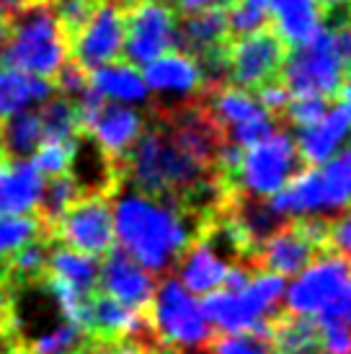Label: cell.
Masks as SVG:
<instances>
[{
	"mask_svg": "<svg viewBox=\"0 0 351 354\" xmlns=\"http://www.w3.org/2000/svg\"><path fill=\"white\" fill-rule=\"evenodd\" d=\"M114 236L140 266L153 274L173 272L189 243L199 238L212 217L194 212L189 207L142 194L122 184L111 197Z\"/></svg>",
	"mask_w": 351,
	"mask_h": 354,
	"instance_id": "obj_1",
	"label": "cell"
},
{
	"mask_svg": "<svg viewBox=\"0 0 351 354\" xmlns=\"http://www.w3.org/2000/svg\"><path fill=\"white\" fill-rule=\"evenodd\" d=\"M65 59H68V41L62 37L52 3L47 0L29 3L10 13L8 39L0 52L3 65L52 80Z\"/></svg>",
	"mask_w": 351,
	"mask_h": 354,
	"instance_id": "obj_2",
	"label": "cell"
},
{
	"mask_svg": "<svg viewBox=\"0 0 351 354\" xmlns=\"http://www.w3.org/2000/svg\"><path fill=\"white\" fill-rule=\"evenodd\" d=\"M284 297V277L256 269L248 285L238 292L212 290L202 295V313L220 331L266 336L272 331L274 315L279 313Z\"/></svg>",
	"mask_w": 351,
	"mask_h": 354,
	"instance_id": "obj_3",
	"label": "cell"
},
{
	"mask_svg": "<svg viewBox=\"0 0 351 354\" xmlns=\"http://www.w3.org/2000/svg\"><path fill=\"white\" fill-rule=\"evenodd\" d=\"M150 321L158 342L178 354L191 349L199 352L212 334V326L202 313V305L176 277H166L158 282Z\"/></svg>",
	"mask_w": 351,
	"mask_h": 354,
	"instance_id": "obj_4",
	"label": "cell"
},
{
	"mask_svg": "<svg viewBox=\"0 0 351 354\" xmlns=\"http://www.w3.org/2000/svg\"><path fill=\"white\" fill-rule=\"evenodd\" d=\"M349 65L336 50L331 29L323 26L310 41L297 44L287 52L282 65L284 86L292 91V96H303V93H315V96H325L331 99L339 93L343 73Z\"/></svg>",
	"mask_w": 351,
	"mask_h": 354,
	"instance_id": "obj_5",
	"label": "cell"
},
{
	"mask_svg": "<svg viewBox=\"0 0 351 354\" xmlns=\"http://www.w3.org/2000/svg\"><path fill=\"white\" fill-rule=\"evenodd\" d=\"M325 248V220L321 217H294L279 223L274 233L263 238L256 248L254 266L279 277L300 274Z\"/></svg>",
	"mask_w": 351,
	"mask_h": 354,
	"instance_id": "obj_6",
	"label": "cell"
},
{
	"mask_svg": "<svg viewBox=\"0 0 351 354\" xmlns=\"http://www.w3.org/2000/svg\"><path fill=\"white\" fill-rule=\"evenodd\" d=\"M297 166H303L297 142L290 132L276 127L272 135L243 148L235 187L243 194L266 199L274 192H279L287 178L297 174Z\"/></svg>",
	"mask_w": 351,
	"mask_h": 354,
	"instance_id": "obj_7",
	"label": "cell"
},
{
	"mask_svg": "<svg viewBox=\"0 0 351 354\" xmlns=\"http://www.w3.org/2000/svg\"><path fill=\"white\" fill-rule=\"evenodd\" d=\"M178 16L168 0H137L124 8V50L122 59L145 68L163 52L176 50Z\"/></svg>",
	"mask_w": 351,
	"mask_h": 354,
	"instance_id": "obj_8",
	"label": "cell"
},
{
	"mask_svg": "<svg viewBox=\"0 0 351 354\" xmlns=\"http://www.w3.org/2000/svg\"><path fill=\"white\" fill-rule=\"evenodd\" d=\"M55 243L68 246L73 251L88 256H101L117 243L114 236V215H111V197L88 194L68 207L47 233Z\"/></svg>",
	"mask_w": 351,
	"mask_h": 354,
	"instance_id": "obj_9",
	"label": "cell"
},
{
	"mask_svg": "<svg viewBox=\"0 0 351 354\" xmlns=\"http://www.w3.org/2000/svg\"><path fill=\"white\" fill-rule=\"evenodd\" d=\"M287 41L276 34L274 26L245 34L227 44V83L235 88L256 91L258 86L282 75V65L287 57Z\"/></svg>",
	"mask_w": 351,
	"mask_h": 354,
	"instance_id": "obj_10",
	"label": "cell"
},
{
	"mask_svg": "<svg viewBox=\"0 0 351 354\" xmlns=\"http://www.w3.org/2000/svg\"><path fill=\"white\" fill-rule=\"evenodd\" d=\"M351 290V261L336 254L318 256L300 272L287 292V310L300 315H315L341 300Z\"/></svg>",
	"mask_w": 351,
	"mask_h": 354,
	"instance_id": "obj_11",
	"label": "cell"
},
{
	"mask_svg": "<svg viewBox=\"0 0 351 354\" xmlns=\"http://www.w3.org/2000/svg\"><path fill=\"white\" fill-rule=\"evenodd\" d=\"M124 50V6L117 0H101L93 16L68 41V55L86 70L122 59Z\"/></svg>",
	"mask_w": 351,
	"mask_h": 354,
	"instance_id": "obj_12",
	"label": "cell"
},
{
	"mask_svg": "<svg viewBox=\"0 0 351 354\" xmlns=\"http://www.w3.org/2000/svg\"><path fill=\"white\" fill-rule=\"evenodd\" d=\"M145 86L155 93L150 111H168L181 104L196 101L205 93V78L191 55L181 50H168L145 65Z\"/></svg>",
	"mask_w": 351,
	"mask_h": 354,
	"instance_id": "obj_13",
	"label": "cell"
},
{
	"mask_svg": "<svg viewBox=\"0 0 351 354\" xmlns=\"http://www.w3.org/2000/svg\"><path fill=\"white\" fill-rule=\"evenodd\" d=\"M158 277L140 266L122 246L108 248L101 256L98 269V290L127 305L129 310L142 315H153V300H155Z\"/></svg>",
	"mask_w": 351,
	"mask_h": 354,
	"instance_id": "obj_14",
	"label": "cell"
},
{
	"mask_svg": "<svg viewBox=\"0 0 351 354\" xmlns=\"http://www.w3.org/2000/svg\"><path fill=\"white\" fill-rule=\"evenodd\" d=\"M41 189L44 174L29 158L0 153V215H34Z\"/></svg>",
	"mask_w": 351,
	"mask_h": 354,
	"instance_id": "obj_15",
	"label": "cell"
},
{
	"mask_svg": "<svg viewBox=\"0 0 351 354\" xmlns=\"http://www.w3.org/2000/svg\"><path fill=\"white\" fill-rule=\"evenodd\" d=\"M351 135V104L341 101L339 106L328 109L315 124L297 132V153L305 168L321 166L339 150L343 140Z\"/></svg>",
	"mask_w": 351,
	"mask_h": 354,
	"instance_id": "obj_16",
	"label": "cell"
},
{
	"mask_svg": "<svg viewBox=\"0 0 351 354\" xmlns=\"http://www.w3.org/2000/svg\"><path fill=\"white\" fill-rule=\"evenodd\" d=\"M176 266H178V277H181L178 282L191 295H207V292L217 290V287L222 285L227 269H230V264L217 254L212 243L202 233H199V238H194L189 243V248L181 254Z\"/></svg>",
	"mask_w": 351,
	"mask_h": 354,
	"instance_id": "obj_17",
	"label": "cell"
},
{
	"mask_svg": "<svg viewBox=\"0 0 351 354\" xmlns=\"http://www.w3.org/2000/svg\"><path fill=\"white\" fill-rule=\"evenodd\" d=\"M227 41H230L227 8H209L191 16H181V24L176 26V50L186 52L191 57L222 50L227 47Z\"/></svg>",
	"mask_w": 351,
	"mask_h": 354,
	"instance_id": "obj_18",
	"label": "cell"
},
{
	"mask_svg": "<svg viewBox=\"0 0 351 354\" xmlns=\"http://www.w3.org/2000/svg\"><path fill=\"white\" fill-rule=\"evenodd\" d=\"M266 8L287 47L305 44L323 29V10L315 0H266Z\"/></svg>",
	"mask_w": 351,
	"mask_h": 354,
	"instance_id": "obj_19",
	"label": "cell"
},
{
	"mask_svg": "<svg viewBox=\"0 0 351 354\" xmlns=\"http://www.w3.org/2000/svg\"><path fill=\"white\" fill-rule=\"evenodd\" d=\"M276 215H312L325 209V189H323L321 168L310 166L297 171L292 178L284 181L279 192L266 199Z\"/></svg>",
	"mask_w": 351,
	"mask_h": 354,
	"instance_id": "obj_20",
	"label": "cell"
},
{
	"mask_svg": "<svg viewBox=\"0 0 351 354\" xmlns=\"http://www.w3.org/2000/svg\"><path fill=\"white\" fill-rule=\"evenodd\" d=\"M269 344L274 354H325L321 326L312 315L279 310L272 321Z\"/></svg>",
	"mask_w": 351,
	"mask_h": 354,
	"instance_id": "obj_21",
	"label": "cell"
},
{
	"mask_svg": "<svg viewBox=\"0 0 351 354\" xmlns=\"http://www.w3.org/2000/svg\"><path fill=\"white\" fill-rule=\"evenodd\" d=\"M98 269L101 259L96 256L80 254L68 246H59L52 241L47 261V274L57 277L59 282H65L70 290H75L78 295L91 297L98 290Z\"/></svg>",
	"mask_w": 351,
	"mask_h": 354,
	"instance_id": "obj_22",
	"label": "cell"
},
{
	"mask_svg": "<svg viewBox=\"0 0 351 354\" xmlns=\"http://www.w3.org/2000/svg\"><path fill=\"white\" fill-rule=\"evenodd\" d=\"M91 86L104 99L119 101V104H147L150 101V91L142 75L137 73L135 65H129L124 59L91 70Z\"/></svg>",
	"mask_w": 351,
	"mask_h": 354,
	"instance_id": "obj_23",
	"label": "cell"
},
{
	"mask_svg": "<svg viewBox=\"0 0 351 354\" xmlns=\"http://www.w3.org/2000/svg\"><path fill=\"white\" fill-rule=\"evenodd\" d=\"M52 93H55V86L49 80L29 75L23 70L8 68L0 62V119L19 111V109L41 104Z\"/></svg>",
	"mask_w": 351,
	"mask_h": 354,
	"instance_id": "obj_24",
	"label": "cell"
},
{
	"mask_svg": "<svg viewBox=\"0 0 351 354\" xmlns=\"http://www.w3.org/2000/svg\"><path fill=\"white\" fill-rule=\"evenodd\" d=\"M0 135H3V150L10 158H29L34 150L44 142L39 109H19L8 117L0 119Z\"/></svg>",
	"mask_w": 351,
	"mask_h": 354,
	"instance_id": "obj_25",
	"label": "cell"
},
{
	"mask_svg": "<svg viewBox=\"0 0 351 354\" xmlns=\"http://www.w3.org/2000/svg\"><path fill=\"white\" fill-rule=\"evenodd\" d=\"M41 129H44V140H59V142H70L83 132L80 127L78 104L70 96L62 93H52L47 101H41L39 106Z\"/></svg>",
	"mask_w": 351,
	"mask_h": 354,
	"instance_id": "obj_26",
	"label": "cell"
},
{
	"mask_svg": "<svg viewBox=\"0 0 351 354\" xmlns=\"http://www.w3.org/2000/svg\"><path fill=\"white\" fill-rule=\"evenodd\" d=\"M80 197H83V192H80V187L75 184V178L70 176L68 171H65V174H57V176H47L44 189H41L39 205H37V212H34V215L39 217V223L49 233V227L55 225L59 217L68 212V207L73 205V202H78Z\"/></svg>",
	"mask_w": 351,
	"mask_h": 354,
	"instance_id": "obj_27",
	"label": "cell"
},
{
	"mask_svg": "<svg viewBox=\"0 0 351 354\" xmlns=\"http://www.w3.org/2000/svg\"><path fill=\"white\" fill-rule=\"evenodd\" d=\"M39 236H47V230L37 215H0V261Z\"/></svg>",
	"mask_w": 351,
	"mask_h": 354,
	"instance_id": "obj_28",
	"label": "cell"
},
{
	"mask_svg": "<svg viewBox=\"0 0 351 354\" xmlns=\"http://www.w3.org/2000/svg\"><path fill=\"white\" fill-rule=\"evenodd\" d=\"M199 354H272L266 336L235 334V331H212Z\"/></svg>",
	"mask_w": 351,
	"mask_h": 354,
	"instance_id": "obj_29",
	"label": "cell"
},
{
	"mask_svg": "<svg viewBox=\"0 0 351 354\" xmlns=\"http://www.w3.org/2000/svg\"><path fill=\"white\" fill-rule=\"evenodd\" d=\"M269 8L266 0H235L233 6L227 8V31L230 39L254 34V31L269 26Z\"/></svg>",
	"mask_w": 351,
	"mask_h": 354,
	"instance_id": "obj_30",
	"label": "cell"
},
{
	"mask_svg": "<svg viewBox=\"0 0 351 354\" xmlns=\"http://www.w3.org/2000/svg\"><path fill=\"white\" fill-rule=\"evenodd\" d=\"M75 140H78V138H75ZM75 140H70V142L44 140L39 148L34 150L31 163L39 168L44 176H57V174H65V171L70 168L73 153H75Z\"/></svg>",
	"mask_w": 351,
	"mask_h": 354,
	"instance_id": "obj_31",
	"label": "cell"
},
{
	"mask_svg": "<svg viewBox=\"0 0 351 354\" xmlns=\"http://www.w3.org/2000/svg\"><path fill=\"white\" fill-rule=\"evenodd\" d=\"M328 111V99L325 96H315V93H303V96H292L282 117L294 124L297 129H305L315 124L318 119Z\"/></svg>",
	"mask_w": 351,
	"mask_h": 354,
	"instance_id": "obj_32",
	"label": "cell"
},
{
	"mask_svg": "<svg viewBox=\"0 0 351 354\" xmlns=\"http://www.w3.org/2000/svg\"><path fill=\"white\" fill-rule=\"evenodd\" d=\"M325 248L328 254L343 256L351 261V207L336 220H325Z\"/></svg>",
	"mask_w": 351,
	"mask_h": 354,
	"instance_id": "obj_33",
	"label": "cell"
},
{
	"mask_svg": "<svg viewBox=\"0 0 351 354\" xmlns=\"http://www.w3.org/2000/svg\"><path fill=\"white\" fill-rule=\"evenodd\" d=\"M256 93H258V96H256L258 104H261L269 114H274V117H282L287 104H290V99H292V91L284 86L282 78H274V80H269V83L258 86Z\"/></svg>",
	"mask_w": 351,
	"mask_h": 354,
	"instance_id": "obj_34",
	"label": "cell"
},
{
	"mask_svg": "<svg viewBox=\"0 0 351 354\" xmlns=\"http://www.w3.org/2000/svg\"><path fill=\"white\" fill-rule=\"evenodd\" d=\"M235 0H168V6L176 10V16H191V13H199V10H209V8H230Z\"/></svg>",
	"mask_w": 351,
	"mask_h": 354,
	"instance_id": "obj_35",
	"label": "cell"
},
{
	"mask_svg": "<svg viewBox=\"0 0 351 354\" xmlns=\"http://www.w3.org/2000/svg\"><path fill=\"white\" fill-rule=\"evenodd\" d=\"M321 6L323 16H331V13H341V10H351V0H315Z\"/></svg>",
	"mask_w": 351,
	"mask_h": 354,
	"instance_id": "obj_36",
	"label": "cell"
},
{
	"mask_svg": "<svg viewBox=\"0 0 351 354\" xmlns=\"http://www.w3.org/2000/svg\"><path fill=\"white\" fill-rule=\"evenodd\" d=\"M336 96H341V101H346V104H351V68L343 73L341 78V86H339V93Z\"/></svg>",
	"mask_w": 351,
	"mask_h": 354,
	"instance_id": "obj_37",
	"label": "cell"
},
{
	"mask_svg": "<svg viewBox=\"0 0 351 354\" xmlns=\"http://www.w3.org/2000/svg\"><path fill=\"white\" fill-rule=\"evenodd\" d=\"M6 39H8V19L0 16V52H3V47H6Z\"/></svg>",
	"mask_w": 351,
	"mask_h": 354,
	"instance_id": "obj_38",
	"label": "cell"
},
{
	"mask_svg": "<svg viewBox=\"0 0 351 354\" xmlns=\"http://www.w3.org/2000/svg\"><path fill=\"white\" fill-rule=\"evenodd\" d=\"M119 3H122V6L127 8V6H132V3H137V0H119Z\"/></svg>",
	"mask_w": 351,
	"mask_h": 354,
	"instance_id": "obj_39",
	"label": "cell"
},
{
	"mask_svg": "<svg viewBox=\"0 0 351 354\" xmlns=\"http://www.w3.org/2000/svg\"><path fill=\"white\" fill-rule=\"evenodd\" d=\"M0 153H6V150H3V135H0Z\"/></svg>",
	"mask_w": 351,
	"mask_h": 354,
	"instance_id": "obj_40",
	"label": "cell"
},
{
	"mask_svg": "<svg viewBox=\"0 0 351 354\" xmlns=\"http://www.w3.org/2000/svg\"><path fill=\"white\" fill-rule=\"evenodd\" d=\"M21 354H29V352H21ZM75 354H83V352H75Z\"/></svg>",
	"mask_w": 351,
	"mask_h": 354,
	"instance_id": "obj_41",
	"label": "cell"
}]
</instances>
